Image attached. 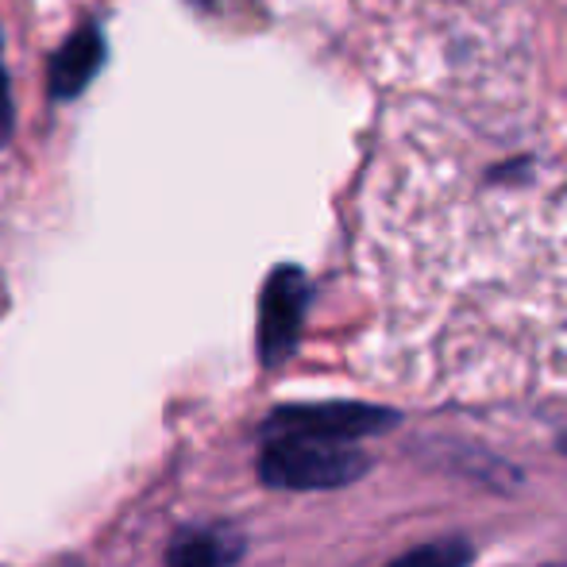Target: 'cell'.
Masks as SVG:
<instances>
[{
    "label": "cell",
    "mask_w": 567,
    "mask_h": 567,
    "mask_svg": "<svg viewBox=\"0 0 567 567\" xmlns=\"http://www.w3.org/2000/svg\"><path fill=\"white\" fill-rule=\"evenodd\" d=\"M109 62V39L101 31L97 20H82L66 39L59 43V51L51 54V66H47V90L51 101L66 105L78 101L93 85V78L105 70Z\"/></svg>",
    "instance_id": "obj_4"
},
{
    "label": "cell",
    "mask_w": 567,
    "mask_h": 567,
    "mask_svg": "<svg viewBox=\"0 0 567 567\" xmlns=\"http://www.w3.org/2000/svg\"><path fill=\"white\" fill-rule=\"evenodd\" d=\"M398 425L394 410L359 402H324V405H282L262 425V441H329L351 444L363 436L386 433Z\"/></svg>",
    "instance_id": "obj_2"
},
{
    "label": "cell",
    "mask_w": 567,
    "mask_h": 567,
    "mask_svg": "<svg viewBox=\"0 0 567 567\" xmlns=\"http://www.w3.org/2000/svg\"><path fill=\"white\" fill-rule=\"evenodd\" d=\"M371 460L351 444L329 441H262L259 475L278 491H332L367 475Z\"/></svg>",
    "instance_id": "obj_1"
},
{
    "label": "cell",
    "mask_w": 567,
    "mask_h": 567,
    "mask_svg": "<svg viewBox=\"0 0 567 567\" xmlns=\"http://www.w3.org/2000/svg\"><path fill=\"white\" fill-rule=\"evenodd\" d=\"M309 309V278L298 267H275L259 298V359L278 367L293 355Z\"/></svg>",
    "instance_id": "obj_3"
},
{
    "label": "cell",
    "mask_w": 567,
    "mask_h": 567,
    "mask_svg": "<svg viewBox=\"0 0 567 567\" xmlns=\"http://www.w3.org/2000/svg\"><path fill=\"white\" fill-rule=\"evenodd\" d=\"M16 135V101H12V82L4 70V31H0V151L12 143Z\"/></svg>",
    "instance_id": "obj_7"
},
{
    "label": "cell",
    "mask_w": 567,
    "mask_h": 567,
    "mask_svg": "<svg viewBox=\"0 0 567 567\" xmlns=\"http://www.w3.org/2000/svg\"><path fill=\"white\" fill-rule=\"evenodd\" d=\"M467 564H471V545H467V540H463V537H444V540H429V545L398 556L390 567H467Z\"/></svg>",
    "instance_id": "obj_6"
},
{
    "label": "cell",
    "mask_w": 567,
    "mask_h": 567,
    "mask_svg": "<svg viewBox=\"0 0 567 567\" xmlns=\"http://www.w3.org/2000/svg\"><path fill=\"white\" fill-rule=\"evenodd\" d=\"M244 556V537L231 525H197L174 533L166 548L171 567H231Z\"/></svg>",
    "instance_id": "obj_5"
}]
</instances>
